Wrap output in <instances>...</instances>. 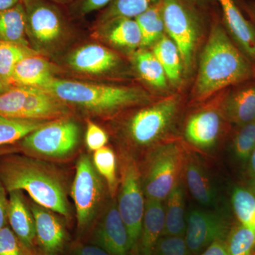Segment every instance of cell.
Returning <instances> with one entry per match:
<instances>
[{
	"label": "cell",
	"instance_id": "6da1fadb",
	"mask_svg": "<svg viewBox=\"0 0 255 255\" xmlns=\"http://www.w3.org/2000/svg\"><path fill=\"white\" fill-rule=\"evenodd\" d=\"M0 180L8 192L24 191L34 203L68 219L70 208L63 178L42 161L11 156L0 161Z\"/></svg>",
	"mask_w": 255,
	"mask_h": 255
},
{
	"label": "cell",
	"instance_id": "7a4b0ae2",
	"mask_svg": "<svg viewBox=\"0 0 255 255\" xmlns=\"http://www.w3.org/2000/svg\"><path fill=\"white\" fill-rule=\"evenodd\" d=\"M254 73L251 60L233 44L226 30L215 24L201 54L194 88L198 98L246 81Z\"/></svg>",
	"mask_w": 255,
	"mask_h": 255
},
{
	"label": "cell",
	"instance_id": "3957f363",
	"mask_svg": "<svg viewBox=\"0 0 255 255\" xmlns=\"http://www.w3.org/2000/svg\"><path fill=\"white\" fill-rule=\"evenodd\" d=\"M39 88L53 94L63 102L102 115L113 114L147 100L144 92L132 87L92 85L55 79Z\"/></svg>",
	"mask_w": 255,
	"mask_h": 255
},
{
	"label": "cell",
	"instance_id": "277c9868",
	"mask_svg": "<svg viewBox=\"0 0 255 255\" xmlns=\"http://www.w3.org/2000/svg\"><path fill=\"white\" fill-rule=\"evenodd\" d=\"M186 154L187 152L176 142H160L150 149L142 177L145 199H166L181 182Z\"/></svg>",
	"mask_w": 255,
	"mask_h": 255
},
{
	"label": "cell",
	"instance_id": "5b68a950",
	"mask_svg": "<svg viewBox=\"0 0 255 255\" xmlns=\"http://www.w3.org/2000/svg\"><path fill=\"white\" fill-rule=\"evenodd\" d=\"M117 206L123 220L130 243V254L139 255L145 201L142 189L141 171L132 156L121 159V179Z\"/></svg>",
	"mask_w": 255,
	"mask_h": 255
},
{
	"label": "cell",
	"instance_id": "8992f818",
	"mask_svg": "<svg viewBox=\"0 0 255 255\" xmlns=\"http://www.w3.org/2000/svg\"><path fill=\"white\" fill-rule=\"evenodd\" d=\"M105 184L91 159L87 155H82L77 162L71 191L76 211L78 236L85 234L95 221L105 197Z\"/></svg>",
	"mask_w": 255,
	"mask_h": 255
},
{
	"label": "cell",
	"instance_id": "52a82bcc",
	"mask_svg": "<svg viewBox=\"0 0 255 255\" xmlns=\"http://www.w3.org/2000/svg\"><path fill=\"white\" fill-rule=\"evenodd\" d=\"M177 111L175 97L164 99L138 111L128 123V137L137 147H154L170 130Z\"/></svg>",
	"mask_w": 255,
	"mask_h": 255
},
{
	"label": "cell",
	"instance_id": "ba28073f",
	"mask_svg": "<svg viewBox=\"0 0 255 255\" xmlns=\"http://www.w3.org/2000/svg\"><path fill=\"white\" fill-rule=\"evenodd\" d=\"M80 128L73 121L60 119L38 128L21 140L23 150L32 155L63 159L73 153L78 145Z\"/></svg>",
	"mask_w": 255,
	"mask_h": 255
},
{
	"label": "cell",
	"instance_id": "9c48e42d",
	"mask_svg": "<svg viewBox=\"0 0 255 255\" xmlns=\"http://www.w3.org/2000/svg\"><path fill=\"white\" fill-rule=\"evenodd\" d=\"M160 1L164 31L177 46L183 63L185 66H189L197 38L195 18L181 0Z\"/></svg>",
	"mask_w": 255,
	"mask_h": 255
},
{
	"label": "cell",
	"instance_id": "30bf717a",
	"mask_svg": "<svg viewBox=\"0 0 255 255\" xmlns=\"http://www.w3.org/2000/svg\"><path fill=\"white\" fill-rule=\"evenodd\" d=\"M228 221L214 211L193 209L186 219L184 238L191 255H199L214 242L227 239L231 231Z\"/></svg>",
	"mask_w": 255,
	"mask_h": 255
},
{
	"label": "cell",
	"instance_id": "8fae6325",
	"mask_svg": "<svg viewBox=\"0 0 255 255\" xmlns=\"http://www.w3.org/2000/svg\"><path fill=\"white\" fill-rule=\"evenodd\" d=\"M91 243L111 255H131L127 228L115 200L107 206L94 228Z\"/></svg>",
	"mask_w": 255,
	"mask_h": 255
},
{
	"label": "cell",
	"instance_id": "7c38bea8",
	"mask_svg": "<svg viewBox=\"0 0 255 255\" xmlns=\"http://www.w3.org/2000/svg\"><path fill=\"white\" fill-rule=\"evenodd\" d=\"M30 209L34 218L36 244L46 255H60L66 248L68 233L55 212L38 204H32Z\"/></svg>",
	"mask_w": 255,
	"mask_h": 255
},
{
	"label": "cell",
	"instance_id": "4fadbf2b",
	"mask_svg": "<svg viewBox=\"0 0 255 255\" xmlns=\"http://www.w3.org/2000/svg\"><path fill=\"white\" fill-rule=\"evenodd\" d=\"M26 10V31L38 41L49 43L61 34L63 19L58 9L43 0L22 1Z\"/></svg>",
	"mask_w": 255,
	"mask_h": 255
},
{
	"label": "cell",
	"instance_id": "5bb4252c",
	"mask_svg": "<svg viewBox=\"0 0 255 255\" xmlns=\"http://www.w3.org/2000/svg\"><path fill=\"white\" fill-rule=\"evenodd\" d=\"M222 114L204 110L193 114L186 124L184 135L191 145L202 150L213 148L222 132Z\"/></svg>",
	"mask_w": 255,
	"mask_h": 255
},
{
	"label": "cell",
	"instance_id": "9a60e30c",
	"mask_svg": "<svg viewBox=\"0 0 255 255\" xmlns=\"http://www.w3.org/2000/svg\"><path fill=\"white\" fill-rule=\"evenodd\" d=\"M228 31L247 58L255 63V27L245 17L235 0H217Z\"/></svg>",
	"mask_w": 255,
	"mask_h": 255
},
{
	"label": "cell",
	"instance_id": "2e32d148",
	"mask_svg": "<svg viewBox=\"0 0 255 255\" xmlns=\"http://www.w3.org/2000/svg\"><path fill=\"white\" fill-rule=\"evenodd\" d=\"M58 97L39 87H31L19 119L45 121L68 115L66 106Z\"/></svg>",
	"mask_w": 255,
	"mask_h": 255
},
{
	"label": "cell",
	"instance_id": "e0dca14e",
	"mask_svg": "<svg viewBox=\"0 0 255 255\" xmlns=\"http://www.w3.org/2000/svg\"><path fill=\"white\" fill-rule=\"evenodd\" d=\"M8 223L11 229L26 246L35 249L36 236L34 218L21 191L9 192Z\"/></svg>",
	"mask_w": 255,
	"mask_h": 255
},
{
	"label": "cell",
	"instance_id": "ac0fdd59",
	"mask_svg": "<svg viewBox=\"0 0 255 255\" xmlns=\"http://www.w3.org/2000/svg\"><path fill=\"white\" fill-rule=\"evenodd\" d=\"M182 176L189 192L196 201L211 206L216 201V191L209 174L199 159L187 152Z\"/></svg>",
	"mask_w": 255,
	"mask_h": 255
},
{
	"label": "cell",
	"instance_id": "d6986e66",
	"mask_svg": "<svg viewBox=\"0 0 255 255\" xmlns=\"http://www.w3.org/2000/svg\"><path fill=\"white\" fill-rule=\"evenodd\" d=\"M164 223V208L162 201L145 199L139 242V255H153L156 245L162 237Z\"/></svg>",
	"mask_w": 255,
	"mask_h": 255
},
{
	"label": "cell",
	"instance_id": "ffe728a7",
	"mask_svg": "<svg viewBox=\"0 0 255 255\" xmlns=\"http://www.w3.org/2000/svg\"><path fill=\"white\" fill-rule=\"evenodd\" d=\"M223 118L238 127L255 120V84L232 92L221 108Z\"/></svg>",
	"mask_w": 255,
	"mask_h": 255
},
{
	"label": "cell",
	"instance_id": "44dd1931",
	"mask_svg": "<svg viewBox=\"0 0 255 255\" xmlns=\"http://www.w3.org/2000/svg\"><path fill=\"white\" fill-rule=\"evenodd\" d=\"M117 57L110 50L99 45H89L75 51L70 65L82 73L100 74L108 71L117 64Z\"/></svg>",
	"mask_w": 255,
	"mask_h": 255
},
{
	"label": "cell",
	"instance_id": "7402d4cb",
	"mask_svg": "<svg viewBox=\"0 0 255 255\" xmlns=\"http://www.w3.org/2000/svg\"><path fill=\"white\" fill-rule=\"evenodd\" d=\"M52 79L48 62L33 54L16 64L11 83L12 87H43Z\"/></svg>",
	"mask_w": 255,
	"mask_h": 255
},
{
	"label": "cell",
	"instance_id": "603a6c76",
	"mask_svg": "<svg viewBox=\"0 0 255 255\" xmlns=\"http://www.w3.org/2000/svg\"><path fill=\"white\" fill-rule=\"evenodd\" d=\"M164 209V228L162 236H182L186 232L185 202L184 190L182 183L169 193L166 198Z\"/></svg>",
	"mask_w": 255,
	"mask_h": 255
},
{
	"label": "cell",
	"instance_id": "cb8c5ba5",
	"mask_svg": "<svg viewBox=\"0 0 255 255\" xmlns=\"http://www.w3.org/2000/svg\"><path fill=\"white\" fill-rule=\"evenodd\" d=\"M26 33V10L22 1L0 12V41L27 46Z\"/></svg>",
	"mask_w": 255,
	"mask_h": 255
},
{
	"label": "cell",
	"instance_id": "d4e9b609",
	"mask_svg": "<svg viewBox=\"0 0 255 255\" xmlns=\"http://www.w3.org/2000/svg\"><path fill=\"white\" fill-rule=\"evenodd\" d=\"M105 23L109 25V39L114 44L130 48L141 45V31L135 18H114Z\"/></svg>",
	"mask_w": 255,
	"mask_h": 255
},
{
	"label": "cell",
	"instance_id": "484cf974",
	"mask_svg": "<svg viewBox=\"0 0 255 255\" xmlns=\"http://www.w3.org/2000/svg\"><path fill=\"white\" fill-rule=\"evenodd\" d=\"M153 54L163 67L166 76L172 82L180 80L182 74V57L173 41L168 37L162 36L156 42Z\"/></svg>",
	"mask_w": 255,
	"mask_h": 255
},
{
	"label": "cell",
	"instance_id": "4316f807",
	"mask_svg": "<svg viewBox=\"0 0 255 255\" xmlns=\"http://www.w3.org/2000/svg\"><path fill=\"white\" fill-rule=\"evenodd\" d=\"M46 123L45 121L0 117V147L22 140Z\"/></svg>",
	"mask_w": 255,
	"mask_h": 255
},
{
	"label": "cell",
	"instance_id": "83f0119b",
	"mask_svg": "<svg viewBox=\"0 0 255 255\" xmlns=\"http://www.w3.org/2000/svg\"><path fill=\"white\" fill-rule=\"evenodd\" d=\"M135 19L141 31V46H150L163 36L164 24L161 1L151 6Z\"/></svg>",
	"mask_w": 255,
	"mask_h": 255
},
{
	"label": "cell",
	"instance_id": "f1b7e54d",
	"mask_svg": "<svg viewBox=\"0 0 255 255\" xmlns=\"http://www.w3.org/2000/svg\"><path fill=\"white\" fill-rule=\"evenodd\" d=\"M231 202L238 223L255 232V191L248 187L235 188Z\"/></svg>",
	"mask_w": 255,
	"mask_h": 255
},
{
	"label": "cell",
	"instance_id": "f546056e",
	"mask_svg": "<svg viewBox=\"0 0 255 255\" xmlns=\"http://www.w3.org/2000/svg\"><path fill=\"white\" fill-rule=\"evenodd\" d=\"M94 166L100 176L105 179L112 199L119 191V180L117 177V157L112 149L103 147L95 151L92 159Z\"/></svg>",
	"mask_w": 255,
	"mask_h": 255
},
{
	"label": "cell",
	"instance_id": "4dcf8cb0",
	"mask_svg": "<svg viewBox=\"0 0 255 255\" xmlns=\"http://www.w3.org/2000/svg\"><path fill=\"white\" fill-rule=\"evenodd\" d=\"M33 54L27 46L0 41V76L9 87H12L11 77L16 64Z\"/></svg>",
	"mask_w": 255,
	"mask_h": 255
},
{
	"label": "cell",
	"instance_id": "1f68e13d",
	"mask_svg": "<svg viewBox=\"0 0 255 255\" xmlns=\"http://www.w3.org/2000/svg\"><path fill=\"white\" fill-rule=\"evenodd\" d=\"M136 64L139 73L147 83L157 88L167 86V76L163 67L153 53L143 52L137 55Z\"/></svg>",
	"mask_w": 255,
	"mask_h": 255
},
{
	"label": "cell",
	"instance_id": "d6a6232c",
	"mask_svg": "<svg viewBox=\"0 0 255 255\" xmlns=\"http://www.w3.org/2000/svg\"><path fill=\"white\" fill-rule=\"evenodd\" d=\"M226 242L229 255H255V232L239 223L231 227Z\"/></svg>",
	"mask_w": 255,
	"mask_h": 255
},
{
	"label": "cell",
	"instance_id": "836d02e7",
	"mask_svg": "<svg viewBox=\"0 0 255 255\" xmlns=\"http://www.w3.org/2000/svg\"><path fill=\"white\" fill-rule=\"evenodd\" d=\"M155 3L156 0H112L102 18L104 22L114 18H135Z\"/></svg>",
	"mask_w": 255,
	"mask_h": 255
},
{
	"label": "cell",
	"instance_id": "e575fe53",
	"mask_svg": "<svg viewBox=\"0 0 255 255\" xmlns=\"http://www.w3.org/2000/svg\"><path fill=\"white\" fill-rule=\"evenodd\" d=\"M31 87L14 86L0 95V117L19 119Z\"/></svg>",
	"mask_w": 255,
	"mask_h": 255
},
{
	"label": "cell",
	"instance_id": "d590c367",
	"mask_svg": "<svg viewBox=\"0 0 255 255\" xmlns=\"http://www.w3.org/2000/svg\"><path fill=\"white\" fill-rule=\"evenodd\" d=\"M255 148V120L240 127L233 140L235 155L243 162L249 160Z\"/></svg>",
	"mask_w": 255,
	"mask_h": 255
},
{
	"label": "cell",
	"instance_id": "8d00e7d4",
	"mask_svg": "<svg viewBox=\"0 0 255 255\" xmlns=\"http://www.w3.org/2000/svg\"><path fill=\"white\" fill-rule=\"evenodd\" d=\"M36 249L26 246L9 226L0 230V255H36Z\"/></svg>",
	"mask_w": 255,
	"mask_h": 255
},
{
	"label": "cell",
	"instance_id": "74e56055",
	"mask_svg": "<svg viewBox=\"0 0 255 255\" xmlns=\"http://www.w3.org/2000/svg\"><path fill=\"white\" fill-rule=\"evenodd\" d=\"M153 255H191L185 238L182 236H162Z\"/></svg>",
	"mask_w": 255,
	"mask_h": 255
},
{
	"label": "cell",
	"instance_id": "f35d334b",
	"mask_svg": "<svg viewBox=\"0 0 255 255\" xmlns=\"http://www.w3.org/2000/svg\"><path fill=\"white\" fill-rule=\"evenodd\" d=\"M87 148L90 151L98 150L102 147H105L108 142V135L105 130L92 122L87 124L86 137Z\"/></svg>",
	"mask_w": 255,
	"mask_h": 255
},
{
	"label": "cell",
	"instance_id": "ab89813d",
	"mask_svg": "<svg viewBox=\"0 0 255 255\" xmlns=\"http://www.w3.org/2000/svg\"><path fill=\"white\" fill-rule=\"evenodd\" d=\"M66 255H111L105 250L95 245H87L80 242L73 243L67 251Z\"/></svg>",
	"mask_w": 255,
	"mask_h": 255
},
{
	"label": "cell",
	"instance_id": "60d3db41",
	"mask_svg": "<svg viewBox=\"0 0 255 255\" xmlns=\"http://www.w3.org/2000/svg\"><path fill=\"white\" fill-rule=\"evenodd\" d=\"M112 0H81L78 6V12L85 15L105 7Z\"/></svg>",
	"mask_w": 255,
	"mask_h": 255
},
{
	"label": "cell",
	"instance_id": "b9f144b4",
	"mask_svg": "<svg viewBox=\"0 0 255 255\" xmlns=\"http://www.w3.org/2000/svg\"><path fill=\"white\" fill-rule=\"evenodd\" d=\"M6 189L0 180V230L7 226L9 199L6 198Z\"/></svg>",
	"mask_w": 255,
	"mask_h": 255
},
{
	"label": "cell",
	"instance_id": "7bdbcfd3",
	"mask_svg": "<svg viewBox=\"0 0 255 255\" xmlns=\"http://www.w3.org/2000/svg\"><path fill=\"white\" fill-rule=\"evenodd\" d=\"M226 240L220 239L214 242L199 255H229Z\"/></svg>",
	"mask_w": 255,
	"mask_h": 255
},
{
	"label": "cell",
	"instance_id": "ee69618b",
	"mask_svg": "<svg viewBox=\"0 0 255 255\" xmlns=\"http://www.w3.org/2000/svg\"><path fill=\"white\" fill-rule=\"evenodd\" d=\"M21 1V0H0V12L13 7Z\"/></svg>",
	"mask_w": 255,
	"mask_h": 255
},
{
	"label": "cell",
	"instance_id": "f6af8a7d",
	"mask_svg": "<svg viewBox=\"0 0 255 255\" xmlns=\"http://www.w3.org/2000/svg\"><path fill=\"white\" fill-rule=\"evenodd\" d=\"M245 8L248 14L255 20V2L245 3Z\"/></svg>",
	"mask_w": 255,
	"mask_h": 255
},
{
	"label": "cell",
	"instance_id": "bcb514c9",
	"mask_svg": "<svg viewBox=\"0 0 255 255\" xmlns=\"http://www.w3.org/2000/svg\"><path fill=\"white\" fill-rule=\"evenodd\" d=\"M250 166H251V169L252 174H253V177L255 179V148L253 150V153L249 159Z\"/></svg>",
	"mask_w": 255,
	"mask_h": 255
},
{
	"label": "cell",
	"instance_id": "7dc6e473",
	"mask_svg": "<svg viewBox=\"0 0 255 255\" xmlns=\"http://www.w3.org/2000/svg\"><path fill=\"white\" fill-rule=\"evenodd\" d=\"M11 87H9V85L4 82L2 78L0 76V95L4 93V92L7 91Z\"/></svg>",
	"mask_w": 255,
	"mask_h": 255
},
{
	"label": "cell",
	"instance_id": "c3c4849f",
	"mask_svg": "<svg viewBox=\"0 0 255 255\" xmlns=\"http://www.w3.org/2000/svg\"><path fill=\"white\" fill-rule=\"evenodd\" d=\"M14 150L10 148H5V147H0V156L4 155V154L10 153V152H13Z\"/></svg>",
	"mask_w": 255,
	"mask_h": 255
},
{
	"label": "cell",
	"instance_id": "681fc988",
	"mask_svg": "<svg viewBox=\"0 0 255 255\" xmlns=\"http://www.w3.org/2000/svg\"><path fill=\"white\" fill-rule=\"evenodd\" d=\"M36 255H45L44 253H42L41 251H40L39 250H38V251H37Z\"/></svg>",
	"mask_w": 255,
	"mask_h": 255
},
{
	"label": "cell",
	"instance_id": "f907efd6",
	"mask_svg": "<svg viewBox=\"0 0 255 255\" xmlns=\"http://www.w3.org/2000/svg\"><path fill=\"white\" fill-rule=\"evenodd\" d=\"M58 1H68V0H58Z\"/></svg>",
	"mask_w": 255,
	"mask_h": 255
},
{
	"label": "cell",
	"instance_id": "816d5d0a",
	"mask_svg": "<svg viewBox=\"0 0 255 255\" xmlns=\"http://www.w3.org/2000/svg\"><path fill=\"white\" fill-rule=\"evenodd\" d=\"M21 1H25V0H21Z\"/></svg>",
	"mask_w": 255,
	"mask_h": 255
}]
</instances>
